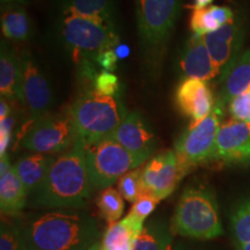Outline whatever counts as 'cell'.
<instances>
[{
    "label": "cell",
    "instance_id": "21",
    "mask_svg": "<svg viewBox=\"0 0 250 250\" xmlns=\"http://www.w3.org/2000/svg\"><path fill=\"white\" fill-rule=\"evenodd\" d=\"M143 227L144 221L132 214L110 224L103 236L102 250H133Z\"/></svg>",
    "mask_w": 250,
    "mask_h": 250
},
{
    "label": "cell",
    "instance_id": "16",
    "mask_svg": "<svg viewBox=\"0 0 250 250\" xmlns=\"http://www.w3.org/2000/svg\"><path fill=\"white\" fill-rule=\"evenodd\" d=\"M177 65L183 79H199L208 83L219 76L203 36L193 34L184 44Z\"/></svg>",
    "mask_w": 250,
    "mask_h": 250
},
{
    "label": "cell",
    "instance_id": "23",
    "mask_svg": "<svg viewBox=\"0 0 250 250\" xmlns=\"http://www.w3.org/2000/svg\"><path fill=\"white\" fill-rule=\"evenodd\" d=\"M28 192L13 166L0 174V208L4 214H17L26 205Z\"/></svg>",
    "mask_w": 250,
    "mask_h": 250
},
{
    "label": "cell",
    "instance_id": "5",
    "mask_svg": "<svg viewBox=\"0 0 250 250\" xmlns=\"http://www.w3.org/2000/svg\"><path fill=\"white\" fill-rule=\"evenodd\" d=\"M175 233L192 239L210 240L224 233L213 193L202 187L184 190L175 211Z\"/></svg>",
    "mask_w": 250,
    "mask_h": 250
},
{
    "label": "cell",
    "instance_id": "8",
    "mask_svg": "<svg viewBox=\"0 0 250 250\" xmlns=\"http://www.w3.org/2000/svg\"><path fill=\"white\" fill-rule=\"evenodd\" d=\"M86 161L92 186L105 189L127 171L139 168L145 160L124 148L112 137L85 145Z\"/></svg>",
    "mask_w": 250,
    "mask_h": 250
},
{
    "label": "cell",
    "instance_id": "12",
    "mask_svg": "<svg viewBox=\"0 0 250 250\" xmlns=\"http://www.w3.org/2000/svg\"><path fill=\"white\" fill-rule=\"evenodd\" d=\"M203 40L221 77L242 54L241 49L245 40L242 20L235 17L229 23L213 33L206 34Z\"/></svg>",
    "mask_w": 250,
    "mask_h": 250
},
{
    "label": "cell",
    "instance_id": "33",
    "mask_svg": "<svg viewBox=\"0 0 250 250\" xmlns=\"http://www.w3.org/2000/svg\"><path fill=\"white\" fill-rule=\"evenodd\" d=\"M117 62H118V58L116 54H115L114 49L105 50V51L101 52V54L95 58L96 64H98L103 71H107V72L116 71Z\"/></svg>",
    "mask_w": 250,
    "mask_h": 250
},
{
    "label": "cell",
    "instance_id": "4",
    "mask_svg": "<svg viewBox=\"0 0 250 250\" xmlns=\"http://www.w3.org/2000/svg\"><path fill=\"white\" fill-rule=\"evenodd\" d=\"M78 137L85 145L112 137L126 117L120 96H108L88 90L71 107Z\"/></svg>",
    "mask_w": 250,
    "mask_h": 250
},
{
    "label": "cell",
    "instance_id": "18",
    "mask_svg": "<svg viewBox=\"0 0 250 250\" xmlns=\"http://www.w3.org/2000/svg\"><path fill=\"white\" fill-rule=\"evenodd\" d=\"M219 100L225 105L250 88V49L243 51L226 73L220 77Z\"/></svg>",
    "mask_w": 250,
    "mask_h": 250
},
{
    "label": "cell",
    "instance_id": "20",
    "mask_svg": "<svg viewBox=\"0 0 250 250\" xmlns=\"http://www.w3.org/2000/svg\"><path fill=\"white\" fill-rule=\"evenodd\" d=\"M54 160V155L33 153V154L21 156L13 165L15 173L23 183L28 195L36 193L40 189Z\"/></svg>",
    "mask_w": 250,
    "mask_h": 250
},
{
    "label": "cell",
    "instance_id": "13",
    "mask_svg": "<svg viewBox=\"0 0 250 250\" xmlns=\"http://www.w3.org/2000/svg\"><path fill=\"white\" fill-rule=\"evenodd\" d=\"M142 179L145 193L159 201L167 198L183 179L175 151L167 149L151 159L144 167Z\"/></svg>",
    "mask_w": 250,
    "mask_h": 250
},
{
    "label": "cell",
    "instance_id": "31",
    "mask_svg": "<svg viewBox=\"0 0 250 250\" xmlns=\"http://www.w3.org/2000/svg\"><path fill=\"white\" fill-rule=\"evenodd\" d=\"M228 109L234 120L250 123V88L233 99L228 104Z\"/></svg>",
    "mask_w": 250,
    "mask_h": 250
},
{
    "label": "cell",
    "instance_id": "35",
    "mask_svg": "<svg viewBox=\"0 0 250 250\" xmlns=\"http://www.w3.org/2000/svg\"><path fill=\"white\" fill-rule=\"evenodd\" d=\"M11 116V107H9L8 100L2 98L0 100V121H4Z\"/></svg>",
    "mask_w": 250,
    "mask_h": 250
},
{
    "label": "cell",
    "instance_id": "34",
    "mask_svg": "<svg viewBox=\"0 0 250 250\" xmlns=\"http://www.w3.org/2000/svg\"><path fill=\"white\" fill-rule=\"evenodd\" d=\"M13 125L14 120L11 116L4 121H0V156L6 154V149H7L9 140H11V131Z\"/></svg>",
    "mask_w": 250,
    "mask_h": 250
},
{
    "label": "cell",
    "instance_id": "1",
    "mask_svg": "<svg viewBox=\"0 0 250 250\" xmlns=\"http://www.w3.org/2000/svg\"><path fill=\"white\" fill-rule=\"evenodd\" d=\"M92 188L85 143L77 137L67 151L55 156L44 182L35 193V202L45 208H80L86 205Z\"/></svg>",
    "mask_w": 250,
    "mask_h": 250
},
{
    "label": "cell",
    "instance_id": "2",
    "mask_svg": "<svg viewBox=\"0 0 250 250\" xmlns=\"http://www.w3.org/2000/svg\"><path fill=\"white\" fill-rule=\"evenodd\" d=\"M99 225L85 212H49L22 232V250H88L98 243Z\"/></svg>",
    "mask_w": 250,
    "mask_h": 250
},
{
    "label": "cell",
    "instance_id": "40",
    "mask_svg": "<svg viewBox=\"0 0 250 250\" xmlns=\"http://www.w3.org/2000/svg\"><path fill=\"white\" fill-rule=\"evenodd\" d=\"M237 250H250V242L245 243V245L237 246Z\"/></svg>",
    "mask_w": 250,
    "mask_h": 250
},
{
    "label": "cell",
    "instance_id": "41",
    "mask_svg": "<svg viewBox=\"0 0 250 250\" xmlns=\"http://www.w3.org/2000/svg\"><path fill=\"white\" fill-rule=\"evenodd\" d=\"M88 250H102V243H95V245L90 247Z\"/></svg>",
    "mask_w": 250,
    "mask_h": 250
},
{
    "label": "cell",
    "instance_id": "30",
    "mask_svg": "<svg viewBox=\"0 0 250 250\" xmlns=\"http://www.w3.org/2000/svg\"><path fill=\"white\" fill-rule=\"evenodd\" d=\"M0 250H22V233L13 225L1 224Z\"/></svg>",
    "mask_w": 250,
    "mask_h": 250
},
{
    "label": "cell",
    "instance_id": "14",
    "mask_svg": "<svg viewBox=\"0 0 250 250\" xmlns=\"http://www.w3.org/2000/svg\"><path fill=\"white\" fill-rule=\"evenodd\" d=\"M175 102L184 116L190 118V124L204 120L215 104L208 83L199 79H182L175 92Z\"/></svg>",
    "mask_w": 250,
    "mask_h": 250
},
{
    "label": "cell",
    "instance_id": "6",
    "mask_svg": "<svg viewBox=\"0 0 250 250\" xmlns=\"http://www.w3.org/2000/svg\"><path fill=\"white\" fill-rule=\"evenodd\" d=\"M57 29L62 44L80 62H95L101 52L121 43L118 31L77 15L59 14Z\"/></svg>",
    "mask_w": 250,
    "mask_h": 250
},
{
    "label": "cell",
    "instance_id": "19",
    "mask_svg": "<svg viewBox=\"0 0 250 250\" xmlns=\"http://www.w3.org/2000/svg\"><path fill=\"white\" fill-rule=\"evenodd\" d=\"M0 93L2 98L21 102V61L7 43L0 49Z\"/></svg>",
    "mask_w": 250,
    "mask_h": 250
},
{
    "label": "cell",
    "instance_id": "25",
    "mask_svg": "<svg viewBox=\"0 0 250 250\" xmlns=\"http://www.w3.org/2000/svg\"><path fill=\"white\" fill-rule=\"evenodd\" d=\"M173 245L171 228L164 220H151L144 225L133 250H167Z\"/></svg>",
    "mask_w": 250,
    "mask_h": 250
},
{
    "label": "cell",
    "instance_id": "26",
    "mask_svg": "<svg viewBox=\"0 0 250 250\" xmlns=\"http://www.w3.org/2000/svg\"><path fill=\"white\" fill-rule=\"evenodd\" d=\"M123 197L120 191L114 189L112 187L103 189L98 197V208L101 213L102 218L109 224L116 223L122 217L124 211V202Z\"/></svg>",
    "mask_w": 250,
    "mask_h": 250
},
{
    "label": "cell",
    "instance_id": "22",
    "mask_svg": "<svg viewBox=\"0 0 250 250\" xmlns=\"http://www.w3.org/2000/svg\"><path fill=\"white\" fill-rule=\"evenodd\" d=\"M1 33L6 39L13 42H22L29 39L31 22L29 15L22 4H4L1 6Z\"/></svg>",
    "mask_w": 250,
    "mask_h": 250
},
{
    "label": "cell",
    "instance_id": "10",
    "mask_svg": "<svg viewBox=\"0 0 250 250\" xmlns=\"http://www.w3.org/2000/svg\"><path fill=\"white\" fill-rule=\"evenodd\" d=\"M21 103L34 122L49 114L55 101L48 78L27 51L21 52Z\"/></svg>",
    "mask_w": 250,
    "mask_h": 250
},
{
    "label": "cell",
    "instance_id": "39",
    "mask_svg": "<svg viewBox=\"0 0 250 250\" xmlns=\"http://www.w3.org/2000/svg\"><path fill=\"white\" fill-rule=\"evenodd\" d=\"M167 250H189V249L184 248L182 245H174L173 243V245H171Z\"/></svg>",
    "mask_w": 250,
    "mask_h": 250
},
{
    "label": "cell",
    "instance_id": "37",
    "mask_svg": "<svg viewBox=\"0 0 250 250\" xmlns=\"http://www.w3.org/2000/svg\"><path fill=\"white\" fill-rule=\"evenodd\" d=\"M213 0H193V4L191 6L192 9H199V8H205L211 6V2Z\"/></svg>",
    "mask_w": 250,
    "mask_h": 250
},
{
    "label": "cell",
    "instance_id": "11",
    "mask_svg": "<svg viewBox=\"0 0 250 250\" xmlns=\"http://www.w3.org/2000/svg\"><path fill=\"white\" fill-rule=\"evenodd\" d=\"M211 161L228 166L250 165V123L232 118L221 124Z\"/></svg>",
    "mask_w": 250,
    "mask_h": 250
},
{
    "label": "cell",
    "instance_id": "32",
    "mask_svg": "<svg viewBox=\"0 0 250 250\" xmlns=\"http://www.w3.org/2000/svg\"><path fill=\"white\" fill-rule=\"evenodd\" d=\"M159 202L160 201H159L156 197L148 195V193H145V195L140 196L139 198L133 203L129 214L136 215V217L139 218L140 220L145 221V219L154 211V208H156V205L159 204Z\"/></svg>",
    "mask_w": 250,
    "mask_h": 250
},
{
    "label": "cell",
    "instance_id": "17",
    "mask_svg": "<svg viewBox=\"0 0 250 250\" xmlns=\"http://www.w3.org/2000/svg\"><path fill=\"white\" fill-rule=\"evenodd\" d=\"M59 14L90 19L117 31L115 0H58Z\"/></svg>",
    "mask_w": 250,
    "mask_h": 250
},
{
    "label": "cell",
    "instance_id": "36",
    "mask_svg": "<svg viewBox=\"0 0 250 250\" xmlns=\"http://www.w3.org/2000/svg\"><path fill=\"white\" fill-rule=\"evenodd\" d=\"M114 51L117 56L118 61H120V59H125L127 57V56L130 55V48H129V46H127L126 44H122V43H120V44H117L116 46H115Z\"/></svg>",
    "mask_w": 250,
    "mask_h": 250
},
{
    "label": "cell",
    "instance_id": "9",
    "mask_svg": "<svg viewBox=\"0 0 250 250\" xmlns=\"http://www.w3.org/2000/svg\"><path fill=\"white\" fill-rule=\"evenodd\" d=\"M77 137L70 108L57 114H48L34 122L24 134L22 146L37 154L54 155L67 151Z\"/></svg>",
    "mask_w": 250,
    "mask_h": 250
},
{
    "label": "cell",
    "instance_id": "29",
    "mask_svg": "<svg viewBox=\"0 0 250 250\" xmlns=\"http://www.w3.org/2000/svg\"><path fill=\"white\" fill-rule=\"evenodd\" d=\"M93 89L103 95L117 96L120 93V81L112 72L102 71L94 80Z\"/></svg>",
    "mask_w": 250,
    "mask_h": 250
},
{
    "label": "cell",
    "instance_id": "38",
    "mask_svg": "<svg viewBox=\"0 0 250 250\" xmlns=\"http://www.w3.org/2000/svg\"><path fill=\"white\" fill-rule=\"evenodd\" d=\"M28 0H1V5L4 4H12V2H17V4H26Z\"/></svg>",
    "mask_w": 250,
    "mask_h": 250
},
{
    "label": "cell",
    "instance_id": "24",
    "mask_svg": "<svg viewBox=\"0 0 250 250\" xmlns=\"http://www.w3.org/2000/svg\"><path fill=\"white\" fill-rule=\"evenodd\" d=\"M234 18L235 14L228 6L211 5L205 8L193 9L190 19V28L193 35L204 36L229 23Z\"/></svg>",
    "mask_w": 250,
    "mask_h": 250
},
{
    "label": "cell",
    "instance_id": "28",
    "mask_svg": "<svg viewBox=\"0 0 250 250\" xmlns=\"http://www.w3.org/2000/svg\"><path fill=\"white\" fill-rule=\"evenodd\" d=\"M143 169H136L127 171L118 180V191L125 201L134 203L140 196L145 195L142 179Z\"/></svg>",
    "mask_w": 250,
    "mask_h": 250
},
{
    "label": "cell",
    "instance_id": "3",
    "mask_svg": "<svg viewBox=\"0 0 250 250\" xmlns=\"http://www.w3.org/2000/svg\"><path fill=\"white\" fill-rule=\"evenodd\" d=\"M142 54L149 70L160 66L176 23L181 0H134Z\"/></svg>",
    "mask_w": 250,
    "mask_h": 250
},
{
    "label": "cell",
    "instance_id": "7",
    "mask_svg": "<svg viewBox=\"0 0 250 250\" xmlns=\"http://www.w3.org/2000/svg\"><path fill=\"white\" fill-rule=\"evenodd\" d=\"M225 104L215 100L213 110L204 120L190 124L175 144L177 162L183 177L191 168L212 160L218 131L221 126Z\"/></svg>",
    "mask_w": 250,
    "mask_h": 250
},
{
    "label": "cell",
    "instance_id": "27",
    "mask_svg": "<svg viewBox=\"0 0 250 250\" xmlns=\"http://www.w3.org/2000/svg\"><path fill=\"white\" fill-rule=\"evenodd\" d=\"M232 229L236 246L250 242V198L240 203L234 210Z\"/></svg>",
    "mask_w": 250,
    "mask_h": 250
},
{
    "label": "cell",
    "instance_id": "15",
    "mask_svg": "<svg viewBox=\"0 0 250 250\" xmlns=\"http://www.w3.org/2000/svg\"><path fill=\"white\" fill-rule=\"evenodd\" d=\"M112 138L132 154L147 160L156 148V138L149 125L139 112L132 111L126 115Z\"/></svg>",
    "mask_w": 250,
    "mask_h": 250
}]
</instances>
